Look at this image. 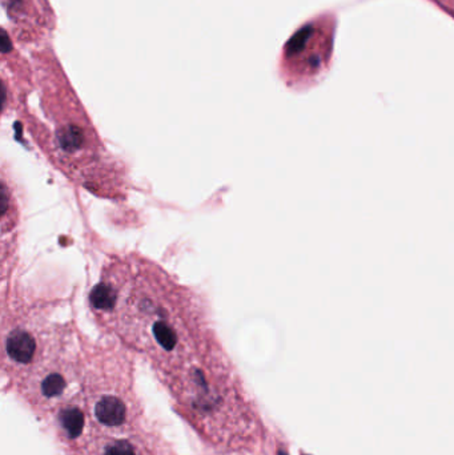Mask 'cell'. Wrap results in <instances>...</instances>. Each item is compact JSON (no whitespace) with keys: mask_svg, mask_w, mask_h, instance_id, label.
Instances as JSON below:
<instances>
[{"mask_svg":"<svg viewBox=\"0 0 454 455\" xmlns=\"http://www.w3.org/2000/svg\"><path fill=\"white\" fill-rule=\"evenodd\" d=\"M104 455H140L139 450L129 441L116 439L107 444Z\"/></svg>","mask_w":454,"mask_h":455,"instance_id":"obj_3","label":"cell"},{"mask_svg":"<svg viewBox=\"0 0 454 455\" xmlns=\"http://www.w3.org/2000/svg\"><path fill=\"white\" fill-rule=\"evenodd\" d=\"M309 36H310V28H309V27L303 28L301 31H298V33L291 39V42L286 45V51H288L291 55L300 52V51L304 48L305 43H307Z\"/></svg>","mask_w":454,"mask_h":455,"instance_id":"obj_4","label":"cell"},{"mask_svg":"<svg viewBox=\"0 0 454 455\" xmlns=\"http://www.w3.org/2000/svg\"><path fill=\"white\" fill-rule=\"evenodd\" d=\"M57 423L64 437L69 441H75L76 438H79L84 430L86 414L76 405L66 406L59 413Z\"/></svg>","mask_w":454,"mask_h":455,"instance_id":"obj_2","label":"cell"},{"mask_svg":"<svg viewBox=\"0 0 454 455\" xmlns=\"http://www.w3.org/2000/svg\"><path fill=\"white\" fill-rule=\"evenodd\" d=\"M128 406L122 397L105 394L96 401L93 415L98 423L112 429H124L128 423Z\"/></svg>","mask_w":454,"mask_h":455,"instance_id":"obj_1","label":"cell"},{"mask_svg":"<svg viewBox=\"0 0 454 455\" xmlns=\"http://www.w3.org/2000/svg\"><path fill=\"white\" fill-rule=\"evenodd\" d=\"M8 38H7V34L6 31H1V50L4 54H7L10 50H11V45L8 43Z\"/></svg>","mask_w":454,"mask_h":455,"instance_id":"obj_5","label":"cell"}]
</instances>
